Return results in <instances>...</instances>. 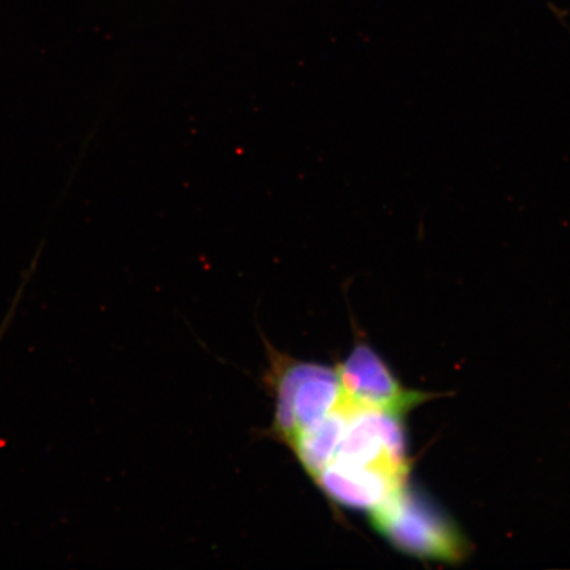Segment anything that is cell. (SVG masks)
<instances>
[{
  "instance_id": "1",
  "label": "cell",
  "mask_w": 570,
  "mask_h": 570,
  "mask_svg": "<svg viewBox=\"0 0 570 570\" xmlns=\"http://www.w3.org/2000/svg\"><path fill=\"white\" fill-rule=\"evenodd\" d=\"M372 524L397 550L416 558L448 562L465 558V539L452 519L405 484L372 510Z\"/></svg>"
},
{
  "instance_id": "2",
  "label": "cell",
  "mask_w": 570,
  "mask_h": 570,
  "mask_svg": "<svg viewBox=\"0 0 570 570\" xmlns=\"http://www.w3.org/2000/svg\"><path fill=\"white\" fill-rule=\"evenodd\" d=\"M274 431L285 444L337 407L342 387L337 370L295 360L275 358Z\"/></svg>"
},
{
  "instance_id": "3",
  "label": "cell",
  "mask_w": 570,
  "mask_h": 570,
  "mask_svg": "<svg viewBox=\"0 0 570 570\" xmlns=\"http://www.w3.org/2000/svg\"><path fill=\"white\" fill-rule=\"evenodd\" d=\"M345 401L360 409H373L402 416L431 395L403 389L372 347L360 344L337 368Z\"/></svg>"
},
{
  "instance_id": "4",
  "label": "cell",
  "mask_w": 570,
  "mask_h": 570,
  "mask_svg": "<svg viewBox=\"0 0 570 570\" xmlns=\"http://www.w3.org/2000/svg\"><path fill=\"white\" fill-rule=\"evenodd\" d=\"M315 481L325 495L342 508L372 511L402 489L407 476L331 461Z\"/></svg>"
},
{
  "instance_id": "5",
  "label": "cell",
  "mask_w": 570,
  "mask_h": 570,
  "mask_svg": "<svg viewBox=\"0 0 570 570\" xmlns=\"http://www.w3.org/2000/svg\"><path fill=\"white\" fill-rule=\"evenodd\" d=\"M352 407L353 405L342 396L340 404L330 415L296 434L288 444L313 480L336 454Z\"/></svg>"
},
{
  "instance_id": "6",
  "label": "cell",
  "mask_w": 570,
  "mask_h": 570,
  "mask_svg": "<svg viewBox=\"0 0 570 570\" xmlns=\"http://www.w3.org/2000/svg\"><path fill=\"white\" fill-rule=\"evenodd\" d=\"M17 302H18V298H17L16 303H13L12 309L10 311L9 315L6 316L2 326H0V341H2V338L4 337L7 327H9L13 315H16Z\"/></svg>"
}]
</instances>
